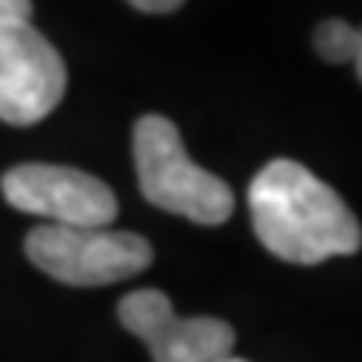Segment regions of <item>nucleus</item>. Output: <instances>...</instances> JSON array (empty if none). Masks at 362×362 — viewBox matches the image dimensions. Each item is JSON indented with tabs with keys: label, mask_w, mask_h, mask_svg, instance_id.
Instances as JSON below:
<instances>
[{
	"label": "nucleus",
	"mask_w": 362,
	"mask_h": 362,
	"mask_svg": "<svg viewBox=\"0 0 362 362\" xmlns=\"http://www.w3.org/2000/svg\"><path fill=\"white\" fill-rule=\"evenodd\" d=\"M131 144L144 202L194 225H221L232 218L235 192L228 188V181L198 168L188 158L175 121L165 115H144L134 124Z\"/></svg>",
	"instance_id": "f03ea898"
},
{
	"label": "nucleus",
	"mask_w": 362,
	"mask_h": 362,
	"mask_svg": "<svg viewBox=\"0 0 362 362\" xmlns=\"http://www.w3.org/2000/svg\"><path fill=\"white\" fill-rule=\"evenodd\" d=\"M27 259L54 282L115 285L151 265L155 248L144 235L115 232L107 225H40L24 242Z\"/></svg>",
	"instance_id": "7ed1b4c3"
},
{
	"label": "nucleus",
	"mask_w": 362,
	"mask_h": 362,
	"mask_svg": "<svg viewBox=\"0 0 362 362\" xmlns=\"http://www.w3.org/2000/svg\"><path fill=\"white\" fill-rule=\"evenodd\" d=\"M248 211L259 242L282 262L319 265L362 245L359 218L339 192L292 158H275L252 178Z\"/></svg>",
	"instance_id": "f257e3e1"
},
{
	"label": "nucleus",
	"mask_w": 362,
	"mask_h": 362,
	"mask_svg": "<svg viewBox=\"0 0 362 362\" xmlns=\"http://www.w3.org/2000/svg\"><path fill=\"white\" fill-rule=\"evenodd\" d=\"M0 192L17 211L44 215L54 225H111L117 198L98 175L67 165H17L0 178Z\"/></svg>",
	"instance_id": "423d86ee"
},
{
	"label": "nucleus",
	"mask_w": 362,
	"mask_h": 362,
	"mask_svg": "<svg viewBox=\"0 0 362 362\" xmlns=\"http://www.w3.org/2000/svg\"><path fill=\"white\" fill-rule=\"evenodd\" d=\"M221 362H248V359H235V356H225Z\"/></svg>",
	"instance_id": "9d476101"
},
{
	"label": "nucleus",
	"mask_w": 362,
	"mask_h": 362,
	"mask_svg": "<svg viewBox=\"0 0 362 362\" xmlns=\"http://www.w3.org/2000/svg\"><path fill=\"white\" fill-rule=\"evenodd\" d=\"M128 4L141 13H171V11H178L185 0H128Z\"/></svg>",
	"instance_id": "1a4fd4ad"
},
{
	"label": "nucleus",
	"mask_w": 362,
	"mask_h": 362,
	"mask_svg": "<svg viewBox=\"0 0 362 362\" xmlns=\"http://www.w3.org/2000/svg\"><path fill=\"white\" fill-rule=\"evenodd\" d=\"M30 0H0V21H30Z\"/></svg>",
	"instance_id": "6e6552de"
},
{
	"label": "nucleus",
	"mask_w": 362,
	"mask_h": 362,
	"mask_svg": "<svg viewBox=\"0 0 362 362\" xmlns=\"http://www.w3.org/2000/svg\"><path fill=\"white\" fill-rule=\"evenodd\" d=\"M117 319L151 349L155 362H221L235 349V329L215 315L181 319L158 288H134L117 302Z\"/></svg>",
	"instance_id": "39448f33"
},
{
	"label": "nucleus",
	"mask_w": 362,
	"mask_h": 362,
	"mask_svg": "<svg viewBox=\"0 0 362 362\" xmlns=\"http://www.w3.org/2000/svg\"><path fill=\"white\" fill-rule=\"evenodd\" d=\"M315 54L332 61V64H356V78L362 74V34L359 27L346 24V21H325V24L315 27Z\"/></svg>",
	"instance_id": "0eeeda50"
},
{
	"label": "nucleus",
	"mask_w": 362,
	"mask_h": 362,
	"mask_svg": "<svg viewBox=\"0 0 362 362\" xmlns=\"http://www.w3.org/2000/svg\"><path fill=\"white\" fill-rule=\"evenodd\" d=\"M67 67L30 21H0V121L37 124L61 104Z\"/></svg>",
	"instance_id": "20e7f679"
}]
</instances>
